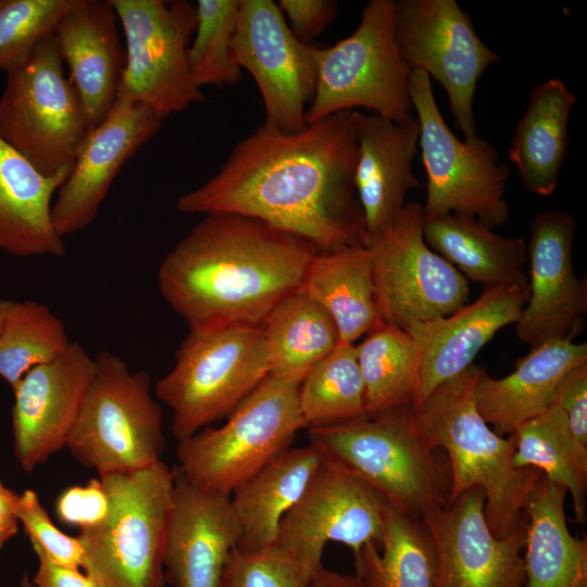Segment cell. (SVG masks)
Returning <instances> with one entry per match:
<instances>
[{
  "label": "cell",
  "mask_w": 587,
  "mask_h": 587,
  "mask_svg": "<svg viewBox=\"0 0 587 587\" xmlns=\"http://www.w3.org/2000/svg\"><path fill=\"white\" fill-rule=\"evenodd\" d=\"M357 154L353 111L292 133L263 123L234 147L214 176L180 196L176 209L259 220L320 251L365 246L354 186Z\"/></svg>",
  "instance_id": "obj_1"
},
{
  "label": "cell",
  "mask_w": 587,
  "mask_h": 587,
  "mask_svg": "<svg viewBox=\"0 0 587 587\" xmlns=\"http://www.w3.org/2000/svg\"><path fill=\"white\" fill-rule=\"evenodd\" d=\"M319 251L259 220L207 214L161 262L159 288L189 329L261 326Z\"/></svg>",
  "instance_id": "obj_2"
},
{
  "label": "cell",
  "mask_w": 587,
  "mask_h": 587,
  "mask_svg": "<svg viewBox=\"0 0 587 587\" xmlns=\"http://www.w3.org/2000/svg\"><path fill=\"white\" fill-rule=\"evenodd\" d=\"M484 370L470 365L412 407L414 423L430 450L444 449L451 472L449 504L472 487L485 494L491 533L503 538L525 523V501L542 473L513 465V435L503 438L480 415L475 386Z\"/></svg>",
  "instance_id": "obj_3"
},
{
  "label": "cell",
  "mask_w": 587,
  "mask_h": 587,
  "mask_svg": "<svg viewBox=\"0 0 587 587\" xmlns=\"http://www.w3.org/2000/svg\"><path fill=\"white\" fill-rule=\"evenodd\" d=\"M308 435L324 457L364 480L401 514L421 520L428 510L449 505L448 460L424 444L411 405L311 428Z\"/></svg>",
  "instance_id": "obj_4"
},
{
  "label": "cell",
  "mask_w": 587,
  "mask_h": 587,
  "mask_svg": "<svg viewBox=\"0 0 587 587\" xmlns=\"http://www.w3.org/2000/svg\"><path fill=\"white\" fill-rule=\"evenodd\" d=\"M99 477L110 508L100 524L79 529L82 567L98 587H163L175 471L160 461Z\"/></svg>",
  "instance_id": "obj_5"
},
{
  "label": "cell",
  "mask_w": 587,
  "mask_h": 587,
  "mask_svg": "<svg viewBox=\"0 0 587 587\" xmlns=\"http://www.w3.org/2000/svg\"><path fill=\"white\" fill-rule=\"evenodd\" d=\"M268 374L261 326L189 329L154 394L172 410V430L180 441L227 419Z\"/></svg>",
  "instance_id": "obj_6"
},
{
  "label": "cell",
  "mask_w": 587,
  "mask_h": 587,
  "mask_svg": "<svg viewBox=\"0 0 587 587\" xmlns=\"http://www.w3.org/2000/svg\"><path fill=\"white\" fill-rule=\"evenodd\" d=\"M299 386L267 375L224 425L207 426L178 441L176 470L191 484L230 497L290 448L304 428Z\"/></svg>",
  "instance_id": "obj_7"
},
{
  "label": "cell",
  "mask_w": 587,
  "mask_h": 587,
  "mask_svg": "<svg viewBox=\"0 0 587 587\" xmlns=\"http://www.w3.org/2000/svg\"><path fill=\"white\" fill-rule=\"evenodd\" d=\"M66 448L99 475L151 466L165 448L162 412L145 371L100 351Z\"/></svg>",
  "instance_id": "obj_8"
},
{
  "label": "cell",
  "mask_w": 587,
  "mask_h": 587,
  "mask_svg": "<svg viewBox=\"0 0 587 587\" xmlns=\"http://www.w3.org/2000/svg\"><path fill=\"white\" fill-rule=\"evenodd\" d=\"M317 80L307 124L341 111L364 108L390 121L411 118V68L395 38V1L371 0L355 30L317 49Z\"/></svg>",
  "instance_id": "obj_9"
},
{
  "label": "cell",
  "mask_w": 587,
  "mask_h": 587,
  "mask_svg": "<svg viewBox=\"0 0 587 587\" xmlns=\"http://www.w3.org/2000/svg\"><path fill=\"white\" fill-rule=\"evenodd\" d=\"M409 93L427 178L424 215L458 214L490 228L503 225L510 215L505 201L509 167L499 163L494 146L479 136L466 141L452 133L426 73L411 70Z\"/></svg>",
  "instance_id": "obj_10"
},
{
  "label": "cell",
  "mask_w": 587,
  "mask_h": 587,
  "mask_svg": "<svg viewBox=\"0 0 587 587\" xmlns=\"http://www.w3.org/2000/svg\"><path fill=\"white\" fill-rule=\"evenodd\" d=\"M88 132L80 99L64 75L53 34L7 72L0 97V137L38 172H70Z\"/></svg>",
  "instance_id": "obj_11"
},
{
  "label": "cell",
  "mask_w": 587,
  "mask_h": 587,
  "mask_svg": "<svg viewBox=\"0 0 587 587\" xmlns=\"http://www.w3.org/2000/svg\"><path fill=\"white\" fill-rule=\"evenodd\" d=\"M125 37L126 63L116 99L140 102L162 120L205 97L191 79L187 49L197 25L185 0H110Z\"/></svg>",
  "instance_id": "obj_12"
},
{
  "label": "cell",
  "mask_w": 587,
  "mask_h": 587,
  "mask_svg": "<svg viewBox=\"0 0 587 587\" xmlns=\"http://www.w3.org/2000/svg\"><path fill=\"white\" fill-rule=\"evenodd\" d=\"M423 222L422 204L405 203L390 225L365 241L379 317L401 329L455 312L470 295L469 280L426 245Z\"/></svg>",
  "instance_id": "obj_13"
},
{
  "label": "cell",
  "mask_w": 587,
  "mask_h": 587,
  "mask_svg": "<svg viewBox=\"0 0 587 587\" xmlns=\"http://www.w3.org/2000/svg\"><path fill=\"white\" fill-rule=\"evenodd\" d=\"M395 38L409 67L434 77L445 89L463 139H475L478 80L501 57L482 40L471 15L455 0H398Z\"/></svg>",
  "instance_id": "obj_14"
},
{
  "label": "cell",
  "mask_w": 587,
  "mask_h": 587,
  "mask_svg": "<svg viewBox=\"0 0 587 587\" xmlns=\"http://www.w3.org/2000/svg\"><path fill=\"white\" fill-rule=\"evenodd\" d=\"M387 505L369 484L324 457L301 498L282 519L275 546L310 585L323 567L327 542L346 545L353 558L366 545L380 546Z\"/></svg>",
  "instance_id": "obj_15"
},
{
  "label": "cell",
  "mask_w": 587,
  "mask_h": 587,
  "mask_svg": "<svg viewBox=\"0 0 587 587\" xmlns=\"http://www.w3.org/2000/svg\"><path fill=\"white\" fill-rule=\"evenodd\" d=\"M317 47L300 42L278 4L240 0L232 58L258 85L264 124L286 133L304 128L317 80Z\"/></svg>",
  "instance_id": "obj_16"
},
{
  "label": "cell",
  "mask_w": 587,
  "mask_h": 587,
  "mask_svg": "<svg viewBox=\"0 0 587 587\" xmlns=\"http://www.w3.org/2000/svg\"><path fill=\"white\" fill-rule=\"evenodd\" d=\"M485 494L472 487L421 519L435 551L433 587H525V523L496 537L484 514Z\"/></svg>",
  "instance_id": "obj_17"
},
{
  "label": "cell",
  "mask_w": 587,
  "mask_h": 587,
  "mask_svg": "<svg viewBox=\"0 0 587 587\" xmlns=\"http://www.w3.org/2000/svg\"><path fill=\"white\" fill-rule=\"evenodd\" d=\"M576 221L567 212L548 210L530 224L528 298L515 324L520 340L537 347L574 338L587 312V282L574 271Z\"/></svg>",
  "instance_id": "obj_18"
},
{
  "label": "cell",
  "mask_w": 587,
  "mask_h": 587,
  "mask_svg": "<svg viewBox=\"0 0 587 587\" xmlns=\"http://www.w3.org/2000/svg\"><path fill=\"white\" fill-rule=\"evenodd\" d=\"M162 121L146 104L116 99L107 116L88 129L51 208L62 238L92 223L121 167L158 133Z\"/></svg>",
  "instance_id": "obj_19"
},
{
  "label": "cell",
  "mask_w": 587,
  "mask_h": 587,
  "mask_svg": "<svg viewBox=\"0 0 587 587\" xmlns=\"http://www.w3.org/2000/svg\"><path fill=\"white\" fill-rule=\"evenodd\" d=\"M95 371V359L71 342L55 360L27 372L12 388L14 455L26 473L66 447Z\"/></svg>",
  "instance_id": "obj_20"
},
{
  "label": "cell",
  "mask_w": 587,
  "mask_h": 587,
  "mask_svg": "<svg viewBox=\"0 0 587 587\" xmlns=\"http://www.w3.org/2000/svg\"><path fill=\"white\" fill-rule=\"evenodd\" d=\"M164 554V578L174 587H217L240 529L230 497L204 490L176 469Z\"/></svg>",
  "instance_id": "obj_21"
},
{
  "label": "cell",
  "mask_w": 587,
  "mask_h": 587,
  "mask_svg": "<svg viewBox=\"0 0 587 587\" xmlns=\"http://www.w3.org/2000/svg\"><path fill=\"white\" fill-rule=\"evenodd\" d=\"M527 298V286H489L474 302L447 316L409 325L404 330L415 340L421 354L419 403L472 365L501 328L516 324Z\"/></svg>",
  "instance_id": "obj_22"
},
{
  "label": "cell",
  "mask_w": 587,
  "mask_h": 587,
  "mask_svg": "<svg viewBox=\"0 0 587 587\" xmlns=\"http://www.w3.org/2000/svg\"><path fill=\"white\" fill-rule=\"evenodd\" d=\"M117 24L110 0H77L53 30L88 129L96 127L116 101L126 63Z\"/></svg>",
  "instance_id": "obj_23"
},
{
  "label": "cell",
  "mask_w": 587,
  "mask_h": 587,
  "mask_svg": "<svg viewBox=\"0 0 587 587\" xmlns=\"http://www.w3.org/2000/svg\"><path fill=\"white\" fill-rule=\"evenodd\" d=\"M357 135L354 186L366 239L390 225L405 205L407 193L420 187L413 174L420 128L415 116L395 122L353 111Z\"/></svg>",
  "instance_id": "obj_24"
},
{
  "label": "cell",
  "mask_w": 587,
  "mask_h": 587,
  "mask_svg": "<svg viewBox=\"0 0 587 587\" xmlns=\"http://www.w3.org/2000/svg\"><path fill=\"white\" fill-rule=\"evenodd\" d=\"M573 339H553L532 348L505 377L492 378L482 372L475 386V401L480 415L497 434L512 435L545 412L551 407L563 376L587 362L586 342Z\"/></svg>",
  "instance_id": "obj_25"
},
{
  "label": "cell",
  "mask_w": 587,
  "mask_h": 587,
  "mask_svg": "<svg viewBox=\"0 0 587 587\" xmlns=\"http://www.w3.org/2000/svg\"><path fill=\"white\" fill-rule=\"evenodd\" d=\"M68 174H41L0 137V251L23 258L65 254L51 208Z\"/></svg>",
  "instance_id": "obj_26"
},
{
  "label": "cell",
  "mask_w": 587,
  "mask_h": 587,
  "mask_svg": "<svg viewBox=\"0 0 587 587\" xmlns=\"http://www.w3.org/2000/svg\"><path fill=\"white\" fill-rule=\"evenodd\" d=\"M323 459L311 444L290 447L232 494L240 529L237 548L253 552L275 546L282 519L301 498Z\"/></svg>",
  "instance_id": "obj_27"
},
{
  "label": "cell",
  "mask_w": 587,
  "mask_h": 587,
  "mask_svg": "<svg viewBox=\"0 0 587 587\" xmlns=\"http://www.w3.org/2000/svg\"><path fill=\"white\" fill-rule=\"evenodd\" d=\"M566 494L542 474L525 501V587H587V539L570 533Z\"/></svg>",
  "instance_id": "obj_28"
},
{
  "label": "cell",
  "mask_w": 587,
  "mask_h": 587,
  "mask_svg": "<svg viewBox=\"0 0 587 587\" xmlns=\"http://www.w3.org/2000/svg\"><path fill=\"white\" fill-rule=\"evenodd\" d=\"M577 97L564 82L552 77L529 92L509 148V159L525 188L550 196L557 188L567 151V123Z\"/></svg>",
  "instance_id": "obj_29"
},
{
  "label": "cell",
  "mask_w": 587,
  "mask_h": 587,
  "mask_svg": "<svg viewBox=\"0 0 587 587\" xmlns=\"http://www.w3.org/2000/svg\"><path fill=\"white\" fill-rule=\"evenodd\" d=\"M426 245L451 263L466 279L483 284L527 286L526 242L504 237L474 217L446 214L425 216Z\"/></svg>",
  "instance_id": "obj_30"
},
{
  "label": "cell",
  "mask_w": 587,
  "mask_h": 587,
  "mask_svg": "<svg viewBox=\"0 0 587 587\" xmlns=\"http://www.w3.org/2000/svg\"><path fill=\"white\" fill-rule=\"evenodd\" d=\"M334 320L340 344H355L380 320L365 246L319 251L301 287Z\"/></svg>",
  "instance_id": "obj_31"
},
{
  "label": "cell",
  "mask_w": 587,
  "mask_h": 587,
  "mask_svg": "<svg viewBox=\"0 0 587 587\" xmlns=\"http://www.w3.org/2000/svg\"><path fill=\"white\" fill-rule=\"evenodd\" d=\"M261 328L270 360L268 375L299 385L313 365L340 344L332 316L302 288L283 299Z\"/></svg>",
  "instance_id": "obj_32"
},
{
  "label": "cell",
  "mask_w": 587,
  "mask_h": 587,
  "mask_svg": "<svg viewBox=\"0 0 587 587\" xmlns=\"http://www.w3.org/2000/svg\"><path fill=\"white\" fill-rule=\"evenodd\" d=\"M355 348L367 416L419 403L421 354L407 330L379 321Z\"/></svg>",
  "instance_id": "obj_33"
},
{
  "label": "cell",
  "mask_w": 587,
  "mask_h": 587,
  "mask_svg": "<svg viewBox=\"0 0 587 587\" xmlns=\"http://www.w3.org/2000/svg\"><path fill=\"white\" fill-rule=\"evenodd\" d=\"M366 587H433L435 551L421 520L387 505L380 546L370 544L353 558Z\"/></svg>",
  "instance_id": "obj_34"
},
{
  "label": "cell",
  "mask_w": 587,
  "mask_h": 587,
  "mask_svg": "<svg viewBox=\"0 0 587 587\" xmlns=\"http://www.w3.org/2000/svg\"><path fill=\"white\" fill-rule=\"evenodd\" d=\"M513 465L539 470L572 497L577 522L585 524L587 460L577 452L564 413L555 405L522 424L513 434Z\"/></svg>",
  "instance_id": "obj_35"
},
{
  "label": "cell",
  "mask_w": 587,
  "mask_h": 587,
  "mask_svg": "<svg viewBox=\"0 0 587 587\" xmlns=\"http://www.w3.org/2000/svg\"><path fill=\"white\" fill-rule=\"evenodd\" d=\"M298 399L307 429L367 416L355 344H339L313 365L299 386Z\"/></svg>",
  "instance_id": "obj_36"
},
{
  "label": "cell",
  "mask_w": 587,
  "mask_h": 587,
  "mask_svg": "<svg viewBox=\"0 0 587 587\" xmlns=\"http://www.w3.org/2000/svg\"><path fill=\"white\" fill-rule=\"evenodd\" d=\"M70 345L64 323L48 305L8 300L0 324V377L13 388L27 372L55 360Z\"/></svg>",
  "instance_id": "obj_37"
},
{
  "label": "cell",
  "mask_w": 587,
  "mask_h": 587,
  "mask_svg": "<svg viewBox=\"0 0 587 587\" xmlns=\"http://www.w3.org/2000/svg\"><path fill=\"white\" fill-rule=\"evenodd\" d=\"M240 0H199L197 25L187 49L191 79L204 85L229 86L239 82L241 68L232 58Z\"/></svg>",
  "instance_id": "obj_38"
},
{
  "label": "cell",
  "mask_w": 587,
  "mask_h": 587,
  "mask_svg": "<svg viewBox=\"0 0 587 587\" xmlns=\"http://www.w3.org/2000/svg\"><path fill=\"white\" fill-rule=\"evenodd\" d=\"M77 0H0V70L25 62Z\"/></svg>",
  "instance_id": "obj_39"
},
{
  "label": "cell",
  "mask_w": 587,
  "mask_h": 587,
  "mask_svg": "<svg viewBox=\"0 0 587 587\" xmlns=\"http://www.w3.org/2000/svg\"><path fill=\"white\" fill-rule=\"evenodd\" d=\"M217 587H309L297 564L276 546L260 551L235 548Z\"/></svg>",
  "instance_id": "obj_40"
},
{
  "label": "cell",
  "mask_w": 587,
  "mask_h": 587,
  "mask_svg": "<svg viewBox=\"0 0 587 587\" xmlns=\"http://www.w3.org/2000/svg\"><path fill=\"white\" fill-rule=\"evenodd\" d=\"M17 520L34 550L41 551L54 563L67 567L83 566L84 551L77 537L61 532L50 519L37 494L27 489L21 494Z\"/></svg>",
  "instance_id": "obj_41"
},
{
  "label": "cell",
  "mask_w": 587,
  "mask_h": 587,
  "mask_svg": "<svg viewBox=\"0 0 587 587\" xmlns=\"http://www.w3.org/2000/svg\"><path fill=\"white\" fill-rule=\"evenodd\" d=\"M109 508V497L100 477L92 478L83 486L66 488L55 501L59 521L79 529L100 524L107 517Z\"/></svg>",
  "instance_id": "obj_42"
},
{
  "label": "cell",
  "mask_w": 587,
  "mask_h": 587,
  "mask_svg": "<svg viewBox=\"0 0 587 587\" xmlns=\"http://www.w3.org/2000/svg\"><path fill=\"white\" fill-rule=\"evenodd\" d=\"M551 405L564 413L575 448L587 460V362L563 376Z\"/></svg>",
  "instance_id": "obj_43"
},
{
  "label": "cell",
  "mask_w": 587,
  "mask_h": 587,
  "mask_svg": "<svg viewBox=\"0 0 587 587\" xmlns=\"http://www.w3.org/2000/svg\"><path fill=\"white\" fill-rule=\"evenodd\" d=\"M277 4L294 36L308 46L327 28L338 10L334 0H280Z\"/></svg>",
  "instance_id": "obj_44"
},
{
  "label": "cell",
  "mask_w": 587,
  "mask_h": 587,
  "mask_svg": "<svg viewBox=\"0 0 587 587\" xmlns=\"http://www.w3.org/2000/svg\"><path fill=\"white\" fill-rule=\"evenodd\" d=\"M38 558V569L32 579L36 587H98L96 583L78 569L54 563L41 551L34 550Z\"/></svg>",
  "instance_id": "obj_45"
},
{
  "label": "cell",
  "mask_w": 587,
  "mask_h": 587,
  "mask_svg": "<svg viewBox=\"0 0 587 587\" xmlns=\"http://www.w3.org/2000/svg\"><path fill=\"white\" fill-rule=\"evenodd\" d=\"M309 587H366L357 575H346L322 567L311 579Z\"/></svg>",
  "instance_id": "obj_46"
},
{
  "label": "cell",
  "mask_w": 587,
  "mask_h": 587,
  "mask_svg": "<svg viewBox=\"0 0 587 587\" xmlns=\"http://www.w3.org/2000/svg\"><path fill=\"white\" fill-rule=\"evenodd\" d=\"M20 501L21 495L9 489L0 482V523L18 522Z\"/></svg>",
  "instance_id": "obj_47"
},
{
  "label": "cell",
  "mask_w": 587,
  "mask_h": 587,
  "mask_svg": "<svg viewBox=\"0 0 587 587\" xmlns=\"http://www.w3.org/2000/svg\"><path fill=\"white\" fill-rule=\"evenodd\" d=\"M18 522L0 523V548L17 533Z\"/></svg>",
  "instance_id": "obj_48"
},
{
  "label": "cell",
  "mask_w": 587,
  "mask_h": 587,
  "mask_svg": "<svg viewBox=\"0 0 587 587\" xmlns=\"http://www.w3.org/2000/svg\"><path fill=\"white\" fill-rule=\"evenodd\" d=\"M21 587H36L29 579L27 574H24L21 580Z\"/></svg>",
  "instance_id": "obj_49"
},
{
  "label": "cell",
  "mask_w": 587,
  "mask_h": 587,
  "mask_svg": "<svg viewBox=\"0 0 587 587\" xmlns=\"http://www.w3.org/2000/svg\"><path fill=\"white\" fill-rule=\"evenodd\" d=\"M8 304V300L0 297V324Z\"/></svg>",
  "instance_id": "obj_50"
}]
</instances>
